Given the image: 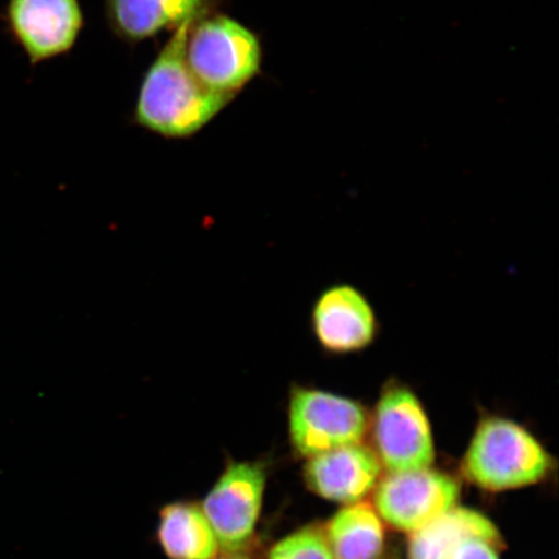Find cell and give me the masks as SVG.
Returning a JSON list of instances; mask_svg holds the SVG:
<instances>
[{
  "instance_id": "2e32d148",
  "label": "cell",
  "mask_w": 559,
  "mask_h": 559,
  "mask_svg": "<svg viewBox=\"0 0 559 559\" xmlns=\"http://www.w3.org/2000/svg\"><path fill=\"white\" fill-rule=\"evenodd\" d=\"M496 542L479 535L465 536L453 548L449 559H499L496 554Z\"/></svg>"
},
{
  "instance_id": "3957f363",
  "label": "cell",
  "mask_w": 559,
  "mask_h": 559,
  "mask_svg": "<svg viewBox=\"0 0 559 559\" xmlns=\"http://www.w3.org/2000/svg\"><path fill=\"white\" fill-rule=\"evenodd\" d=\"M550 469L542 444L512 419L487 417L478 426L464 461L475 485L492 491L534 485Z\"/></svg>"
},
{
  "instance_id": "7c38bea8",
  "label": "cell",
  "mask_w": 559,
  "mask_h": 559,
  "mask_svg": "<svg viewBox=\"0 0 559 559\" xmlns=\"http://www.w3.org/2000/svg\"><path fill=\"white\" fill-rule=\"evenodd\" d=\"M157 536L170 559H214L219 551L212 524L193 502H174L160 510Z\"/></svg>"
},
{
  "instance_id": "5bb4252c",
  "label": "cell",
  "mask_w": 559,
  "mask_h": 559,
  "mask_svg": "<svg viewBox=\"0 0 559 559\" xmlns=\"http://www.w3.org/2000/svg\"><path fill=\"white\" fill-rule=\"evenodd\" d=\"M334 559H376L383 545L382 524L367 504L340 510L328 526Z\"/></svg>"
},
{
  "instance_id": "4fadbf2b",
  "label": "cell",
  "mask_w": 559,
  "mask_h": 559,
  "mask_svg": "<svg viewBox=\"0 0 559 559\" xmlns=\"http://www.w3.org/2000/svg\"><path fill=\"white\" fill-rule=\"evenodd\" d=\"M479 535L499 543L498 530L485 515L469 509H451L417 533L409 545V559H449L465 536Z\"/></svg>"
},
{
  "instance_id": "5b68a950",
  "label": "cell",
  "mask_w": 559,
  "mask_h": 559,
  "mask_svg": "<svg viewBox=\"0 0 559 559\" xmlns=\"http://www.w3.org/2000/svg\"><path fill=\"white\" fill-rule=\"evenodd\" d=\"M368 414L359 402L314 388H292L289 432L305 456L360 444L368 430Z\"/></svg>"
},
{
  "instance_id": "6da1fadb",
  "label": "cell",
  "mask_w": 559,
  "mask_h": 559,
  "mask_svg": "<svg viewBox=\"0 0 559 559\" xmlns=\"http://www.w3.org/2000/svg\"><path fill=\"white\" fill-rule=\"evenodd\" d=\"M198 19L175 29L140 86L135 120L160 136L180 139L198 134L235 97L205 86L188 66V32Z\"/></svg>"
},
{
  "instance_id": "30bf717a",
  "label": "cell",
  "mask_w": 559,
  "mask_h": 559,
  "mask_svg": "<svg viewBox=\"0 0 559 559\" xmlns=\"http://www.w3.org/2000/svg\"><path fill=\"white\" fill-rule=\"evenodd\" d=\"M380 474V459L361 444L317 454L305 469L307 485L313 492L348 504L372 491Z\"/></svg>"
},
{
  "instance_id": "8992f818",
  "label": "cell",
  "mask_w": 559,
  "mask_h": 559,
  "mask_svg": "<svg viewBox=\"0 0 559 559\" xmlns=\"http://www.w3.org/2000/svg\"><path fill=\"white\" fill-rule=\"evenodd\" d=\"M265 487L263 466L229 463L201 509L212 524L219 547L234 554L248 547L260 520Z\"/></svg>"
},
{
  "instance_id": "7a4b0ae2",
  "label": "cell",
  "mask_w": 559,
  "mask_h": 559,
  "mask_svg": "<svg viewBox=\"0 0 559 559\" xmlns=\"http://www.w3.org/2000/svg\"><path fill=\"white\" fill-rule=\"evenodd\" d=\"M186 59L205 86L236 96L261 73L262 44L253 31L233 17L201 16L188 32Z\"/></svg>"
},
{
  "instance_id": "277c9868",
  "label": "cell",
  "mask_w": 559,
  "mask_h": 559,
  "mask_svg": "<svg viewBox=\"0 0 559 559\" xmlns=\"http://www.w3.org/2000/svg\"><path fill=\"white\" fill-rule=\"evenodd\" d=\"M377 450L391 473L429 469L435 443L421 401L407 384L391 379L382 389L373 419Z\"/></svg>"
},
{
  "instance_id": "9a60e30c",
  "label": "cell",
  "mask_w": 559,
  "mask_h": 559,
  "mask_svg": "<svg viewBox=\"0 0 559 559\" xmlns=\"http://www.w3.org/2000/svg\"><path fill=\"white\" fill-rule=\"evenodd\" d=\"M269 559H334L330 544L317 528L286 536L271 549Z\"/></svg>"
},
{
  "instance_id": "ba28073f",
  "label": "cell",
  "mask_w": 559,
  "mask_h": 559,
  "mask_svg": "<svg viewBox=\"0 0 559 559\" xmlns=\"http://www.w3.org/2000/svg\"><path fill=\"white\" fill-rule=\"evenodd\" d=\"M314 340L325 354L366 352L380 334V321L365 293L352 284H334L320 293L311 311Z\"/></svg>"
},
{
  "instance_id": "8fae6325",
  "label": "cell",
  "mask_w": 559,
  "mask_h": 559,
  "mask_svg": "<svg viewBox=\"0 0 559 559\" xmlns=\"http://www.w3.org/2000/svg\"><path fill=\"white\" fill-rule=\"evenodd\" d=\"M209 0H105L116 33L131 41L177 29L188 20L202 16Z\"/></svg>"
},
{
  "instance_id": "52a82bcc",
  "label": "cell",
  "mask_w": 559,
  "mask_h": 559,
  "mask_svg": "<svg viewBox=\"0 0 559 559\" xmlns=\"http://www.w3.org/2000/svg\"><path fill=\"white\" fill-rule=\"evenodd\" d=\"M456 480L436 471L391 473L376 491L382 519L405 533H417L453 509L459 499Z\"/></svg>"
},
{
  "instance_id": "9c48e42d",
  "label": "cell",
  "mask_w": 559,
  "mask_h": 559,
  "mask_svg": "<svg viewBox=\"0 0 559 559\" xmlns=\"http://www.w3.org/2000/svg\"><path fill=\"white\" fill-rule=\"evenodd\" d=\"M5 21L33 66L72 50L85 24L80 0H9Z\"/></svg>"
},
{
  "instance_id": "e0dca14e",
  "label": "cell",
  "mask_w": 559,
  "mask_h": 559,
  "mask_svg": "<svg viewBox=\"0 0 559 559\" xmlns=\"http://www.w3.org/2000/svg\"><path fill=\"white\" fill-rule=\"evenodd\" d=\"M214 559H248L247 557L242 556L240 551H234V554H229V551H226L225 555L214 558Z\"/></svg>"
}]
</instances>
